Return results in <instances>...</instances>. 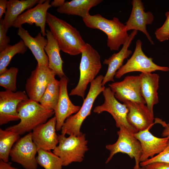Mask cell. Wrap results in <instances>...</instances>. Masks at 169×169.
I'll use <instances>...</instances> for the list:
<instances>
[{
	"mask_svg": "<svg viewBox=\"0 0 169 169\" xmlns=\"http://www.w3.org/2000/svg\"><path fill=\"white\" fill-rule=\"evenodd\" d=\"M48 43L44 50L49 60V67L60 78L66 77L63 69L64 63L60 54L61 50L58 42L50 30L46 29Z\"/></svg>",
	"mask_w": 169,
	"mask_h": 169,
	"instance_id": "obj_23",
	"label": "cell"
},
{
	"mask_svg": "<svg viewBox=\"0 0 169 169\" xmlns=\"http://www.w3.org/2000/svg\"><path fill=\"white\" fill-rule=\"evenodd\" d=\"M65 2L64 0H54L51 2L50 5L52 7L58 8L62 6Z\"/></svg>",
	"mask_w": 169,
	"mask_h": 169,
	"instance_id": "obj_38",
	"label": "cell"
},
{
	"mask_svg": "<svg viewBox=\"0 0 169 169\" xmlns=\"http://www.w3.org/2000/svg\"><path fill=\"white\" fill-rule=\"evenodd\" d=\"M49 0H39L35 7L27 10L19 15L13 23L12 27L19 28L25 23L32 25L40 28V33L44 37L46 36L45 24L48 9L52 7Z\"/></svg>",
	"mask_w": 169,
	"mask_h": 169,
	"instance_id": "obj_14",
	"label": "cell"
},
{
	"mask_svg": "<svg viewBox=\"0 0 169 169\" xmlns=\"http://www.w3.org/2000/svg\"><path fill=\"white\" fill-rule=\"evenodd\" d=\"M117 100L123 102L130 101L146 104L141 92L139 75L127 76L119 82L109 84Z\"/></svg>",
	"mask_w": 169,
	"mask_h": 169,
	"instance_id": "obj_12",
	"label": "cell"
},
{
	"mask_svg": "<svg viewBox=\"0 0 169 169\" xmlns=\"http://www.w3.org/2000/svg\"><path fill=\"white\" fill-rule=\"evenodd\" d=\"M129 111L127 119L129 124L137 131L145 130L153 124V113L145 104L126 101L123 102Z\"/></svg>",
	"mask_w": 169,
	"mask_h": 169,
	"instance_id": "obj_19",
	"label": "cell"
},
{
	"mask_svg": "<svg viewBox=\"0 0 169 169\" xmlns=\"http://www.w3.org/2000/svg\"><path fill=\"white\" fill-rule=\"evenodd\" d=\"M28 99L24 91H0V125L19 120L17 110L18 106L21 102Z\"/></svg>",
	"mask_w": 169,
	"mask_h": 169,
	"instance_id": "obj_13",
	"label": "cell"
},
{
	"mask_svg": "<svg viewBox=\"0 0 169 169\" xmlns=\"http://www.w3.org/2000/svg\"><path fill=\"white\" fill-rule=\"evenodd\" d=\"M56 75L49 66L37 64L25 85L26 92L29 99L39 102L48 84Z\"/></svg>",
	"mask_w": 169,
	"mask_h": 169,
	"instance_id": "obj_11",
	"label": "cell"
},
{
	"mask_svg": "<svg viewBox=\"0 0 169 169\" xmlns=\"http://www.w3.org/2000/svg\"><path fill=\"white\" fill-rule=\"evenodd\" d=\"M56 122L54 116L33 130V141L39 149L50 151L57 146L59 139L56 132Z\"/></svg>",
	"mask_w": 169,
	"mask_h": 169,
	"instance_id": "obj_16",
	"label": "cell"
},
{
	"mask_svg": "<svg viewBox=\"0 0 169 169\" xmlns=\"http://www.w3.org/2000/svg\"><path fill=\"white\" fill-rule=\"evenodd\" d=\"M60 93L58 103L54 110L56 119V129L61 130L66 119L72 114L77 113L81 106L74 105L70 100L68 93V79L66 77L60 78Z\"/></svg>",
	"mask_w": 169,
	"mask_h": 169,
	"instance_id": "obj_18",
	"label": "cell"
},
{
	"mask_svg": "<svg viewBox=\"0 0 169 169\" xmlns=\"http://www.w3.org/2000/svg\"><path fill=\"white\" fill-rule=\"evenodd\" d=\"M46 23L61 50L71 55L81 54L86 43L76 28L48 12Z\"/></svg>",
	"mask_w": 169,
	"mask_h": 169,
	"instance_id": "obj_1",
	"label": "cell"
},
{
	"mask_svg": "<svg viewBox=\"0 0 169 169\" xmlns=\"http://www.w3.org/2000/svg\"><path fill=\"white\" fill-rule=\"evenodd\" d=\"M38 149L33 141L30 132L15 143L9 156L12 161L21 165L25 169H37L36 155Z\"/></svg>",
	"mask_w": 169,
	"mask_h": 169,
	"instance_id": "obj_9",
	"label": "cell"
},
{
	"mask_svg": "<svg viewBox=\"0 0 169 169\" xmlns=\"http://www.w3.org/2000/svg\"><path fill=\"white\" fill-rule=\"evenodd\" d=\"M59 145L53 152L61 159L63 166L83 161L84 154L88 150L85 134L78 136L71 135L68 137L61 134L59 135Z\"/></svg>",
	"mask_w": 169,
	"mask_h": 169,
	"instance_id": "obj_6",
	"label": "cell"
},
{
	"mask_svg": "<svg viewBox=\"0 0 169 169\" xmlns=\"http://www.w3.org/2000/svg\"><path fill=\"white\" fill-rule=\"evenodd\" d=\"M139 76L142 95L148 108L153 113V106L159 102L157 90L159 76L156 73H142Z\"/></svg>",
	"mask_w": 169,
	"mask_h": 169,
	"instance_id": "obj_22",
	"label": "cell"
},
{
	"mask_svg": "<svg viewBox=\"0 0 169 169\" xmlns=\"http://www.w3.org/2000/svg\"><path fill=\"white\" fill-rule=\"evenodd\" d=\"M117 133L118 136L116 141L112 144L106 145V148L110 153L105 162L108 163L116 153H121L127 154L135 161L134 169H138L140 167V158L141 148L140 141L133 135V133L123 126H120Z\"/></svg>",
	"mask_w": 169,
	"mask_h": 169,
	"instance_id": "obj_7",
	"label": "cell"
},
{
	"mask_svg": "<svg viewBox=\"0 0 169 169\" xmlns=\"http://www.w3.org/2000/svg\"><path fill=\"white\" fill-rule=\"evenodd\" d=\"M142 42L140 39L136 42L134 51L130 59L116 72L115 77L120 79L126 73L133 72L141 73H151L156 71H169V68L161 66L155 64L153 58L147 57L142 49Z\"/></svg>",
	"mask_w": 169,
	"mask_h": 169,
	"instance_id": "obj_8",
	"label": "cell"
},
{
	"mask_svg": "<svg viewBox=\"0 0 169 169\" xmlns=\"http://www.w3.org/2000/svg\"><path fill=\"white\" fill-rule=\"evenodd\" d=\"M157 162L169 163V139L166 147L162 152L152 158L141 162L140 165L141 166H145L151 163Z\"/></svg>",
	"mask_w": 169,
	"mask_h": 169,
	"instance_id": "obj_32",
	"label": "cell"
},
{
	"mask_svg": "<svg viewBox=\"0 0 169 169\" xmlns=\"http://www.w3.org/2000/svg\"><path fill=\"white\" fill-rule=\"evenodd\" d=\"M160 122L165 128L163 131L161 136L163 137L169 136V123H166L165 122L161 121Z\"/></svg>",
	"mask_w": 169,
	"mask_h": 169,
	"instance_id": "obj_37",
	"label": "cell"
},
{
	"mask_svg": "<svg viewBox=\"0 0 169 169\" xmlns=\"http://www.w3.org/2000/svg\"><path fill=\"white\" fill-rule=\"evenodd\" d=\"M20 136L13 131L0 128V160L8 162L11 150Z\"/></svg>",
	"mask_w": 169,
	"mask_h": 169,
	"instance_id": "obj_27",
	"label": "cell"
},
{
	"mask_svg": "<svg viewBox=\"0 0 169 169\" xmlns=\"http://www.w3.org/2000/svg\"><path fill=\"white\" fill-rule=\"evenodd\" d=\"M8 3L7 0H0V19H2L3 14L6 13Z\"/></svg>",
	"mask_w": 169,
	"mask_h": 169,
	"instance_id": "obj_35",
	"label": "cell"
},
{
	"mask_svg": "<svg viewBox=\"0 0 169 169\" xmlns=\"http://www.w3.org/2000/svg\"><path fill=\"white\" fill-rule=\"evenodd\" d=\"M83 20L87 27L100 30L106 34L107 37V46L111 50H118L129 37L125 25L117 18L108 19L97 14L93 15L89 14Z\"/></svg>",
	"mask_w": 169,
	"mask_h": 169,
	"instance_id": "obj_3",
	"label": "cell"
},
{
	"mask_svg": "<svg viewBox=\"0 0 169 169\" xmlns=\"http://www.w3.org/2000/svg\"><path fill=\"white\" fill-rule=\"evenodd\" d=\"M137 32L136 30H133L129 34L126 41L120 51L114 53L104 60L103 64L108 65V68L102 83L103 86L109 81H114V77L116 72L123 65L124 60L127 59L132 53V51L129 49L128 48Z\"/></svg>",
	"mask_w": 169,
	"mask_h": 169,
	"instance_id": "obj_20",
	"label": "cell"
},
{
	"mask_svg": "<svg viewBox=\"0 0 169 169\" xmlns=\"http://www.w3.org/2000/svg\"><path fill=\"white\" fill-rule=\"evenodd\" d=\"M18 34L28 48L30 50L37 62V64L49 66L48 58L44 50L48 43L47 39L40 32L35 37H33L27 30L22 27L18 28Z\"/></svg>",
	"mask_w": 169,
	"mask_h": 169,
	"instance_id": "obj_21",
	"label": "cell"
},
{
	"mask_svg": "<svg viewBox=\"0 0 169 169\" xmlns=\"http://www.w3.org/2000/svg\"><path fill=\"white\" fill-rule=\"evenodd\" d=\"M37 153V162L45 169H62L63 165L61 160L50 151L39 149Z\"/></svg>",
	"mask_w": 169,
	"mask_h": 169,
	"instance_id": "obj_29",
	"label": "cell"
},
{
	"mask_svg": "<svg viewBox=\"0 0 169 169\" xmlns=\"http://www.w3.org/2000/svg\"><path fill=\"white\" fill-rule=\"evenodd\" d=\"M18 69L11 67L0 74V85L6 90L14 92L17 90L16 81Z\"/></svg>",
	"mask_w": 169,
	"mask_h": 169,
	"instance_id": "obj_30",
	"label": "cell"
},
{
	"mask_svg": "<svg viewBox=\"0 0 169 169\" xmlns=\"http://www.w3.org/2000/svg\"><path fill=\"white\" fill-rule=\"evenodd\" d=\"M151 127L133 134L141 145V153L140 162L161 153L167 145L169 136L162 138L156 137L149 131Z\"/></svg>",
	"mask_w": 169,
	"mask_h": 169,
	"instance_id": "obj_15",
	"label": "cell"
},
{
	"mask_svg": "<svg viewBox=\"0 0 169 169\" xmlns=\"http://www.w3.org/2000/svg\"><path fill=\"white\" fill-rule=\"evenodd\" d=\"M8 29L4 26L3 19H0V52L5 49L9 44L10 39L7 36Z\"/></svg>",
	"mask_w": 169,
	"mask_h": 169,
	"instance_id": "obj_33",
	"label": "cell"
},
{
	"mask_svg": "<svg viewBox=\"0 0 169 169\" xmlns=\"http://www.w3.org/2000/svg\"><path fill=\"white\" fill-rule=\"evenodd\" d=\"M81 54L79 80L69 95L79 96L84 100L88 85L95 79L101 69L102 65L99 54L89 44L86 43Z\"/></svg>",
	"mask_w": 169,
	"mask_h": 169,
	"instance_id": "obj_5",
	"label": "cell"
},
{
	"mask_svg": "<svg viewBox=\"0 0 169 169\" xmlns=\"http://www.w3.org/2000/svg\"><path fill=\"white\" fill-rule=\"evenodd\" d=\"M60 93V81L54 78L48 84L39 103L47 110L55 109Z\"/></svg>",
	"mask_w": 169,
	"mask_h": 169,
	"instance_id": "obj_26",
	"label": "cell"
},
{
	"mask_svg": "<svg viewBox=\"0 0 169 169\" xmlns=\"http://www.w3.org/2000/svg\"><path fill=\"white\" fill-rule=\"evenodd\" d=\"M20 122L7 128L19 135L30 132L36 127L47 122L54 114V110H48L39 102L28 99L21 102L17 108Z\"/></svg>",
	"mask_w": 169,
	"mask_h": 169,
	"instance_id": "obj_2",
	"label": "cell"
},
{
	"mask_svg": "<svg viewBox=\"0 0 169 169\" xmlns=\"http://www.w3.org/2000/svg\"><path fill=\"white\" fill-rule=\"evenodd\" d=\"M165 15L166 19L162 25L157 28L155 32L157 39L160 42L169 39V11L166 12Z\"/></svg>",
	"mask_w": 169,
	"mask_h": 169,
	"instance_id": "obj_31",
	"label": "cell"
},
{
	"mask_svg": "<svg viewBox=\"0 0 169 169\" xmlns=\"http://www.w3.org/2000/svg\"><path fill=\"white\" fill-rule=\"evenodd\" d=\"M146 169H169V163L157 162L145 166Z\"/></svg>",
	"mask_w": 169,
	"mask_h": 169,
	"instance_id": "obj_34",
	"label": "cell"
},
{
	"mask_svg": "<svg viewBox=\"0 0 169 169\" xmlns=\"http://www.w3.org/2000/svg\"><path fill=\"white\" fill-rule=\"evenodd\" d=\"M102 0H73L66 2L57 9L58 13L69 15H77L84 18L89 14L91 8L101 3Z\"/></svg>",
	"mask_w": 169,
	"mask_h": 169,
	"instance_id": "obj_24",
	"label": "cell"
},
{
	"mask_svg": "<svg viewBox=\"0 0 169 169\" xmlns=\"http://www.w3.org/2000/svg\"><path fill=\"white\" fill-rule=\"evenodd\" d=\"M138 169H146L145 166H141V167H140Z\"/></svg>",
	"mask_w": 169,
	"mask_h": 169,
	"instance_id": "obj_39",
	"label": "cell"
},
{
	"mask_svg": "<svg viewBox=\"0 0 169 169\" xmlns=\"http://www.w3.org/2000/svg\"><path fill=\"white\" fill-rule=\"evenodd\" d=\"M102 93L104 98V103L101 105L96 106L93 112L98 114L104 111L107 112L114 118L117 128L123 126L133 133L137 132L127 121V116L129 110L126 105L117 100L109 87L105 88Z\"/></svg>",
	"mask_w": 169,
	"mask_h": 169,
	"instance_id": "obj_10",
	"label": "cell"
},
{
	"mask_svg": "<svg viewBox=\"0 0 169 169\" xmlns=\"http://www.w3.org/2000/svg\"><path fill=\"white\" fill-rule=\"evenodd\" d=\"M131 12L125 26L128 31L133 30L140 31L146 36L150 43L154 44L148 32L146 26L151 24L154 16L150 11H145L143 3L141 0H133Z\"/></svg>",
	"mask_w": 169,
	"mask_h": 169,
	"instance_id": "obj_17",
	"label": "cell"
},
{
	"mask_svg": "<svg viewBox=\"0 0 169 169\" xmlns=\"http://www.w3.org/2000/svg\"><path fill=\"white\" fill-rule=\"evenodd\" d=\"M39 0H9L3 22L5 28L8 30L18 16L24 10L32 8L38 4Z\"/></svg>",
	"mask_w": 169,
	"mask_h": 169,
	"instance_id": "obj_25",
	"label": "cell"
},
{
	"mask_svg": "<svg viewBox=\"0 0 169 169\" xmlns=\"http://www.w3.org/2000/svg\"><path fill=\"white\" fill-rule=\"evenodd\" d=\"M10 162H5L0 160V169H20L11 166Z\"/></svg>",
	"mask_w": 169,
	"mask_h": 169,
	"instance_id": "obj_36",
	"label": "cell"
},
{
	"mask_svg": "<svg viewBox=\"0 0 169 169\" xmlns=\"http://www.w3.org/2000/svg\"><path fill=\"white\" fill-rule=\"evenodd\" d=\"M28 48L24 42L21 40L13 45H9L5 49L0 52V74L7 69V67L15 55L24 54Z\"/></svg>",
	"mask_w": 169,
	"mask_h": 169,
	"instance_id": "obj_28",
	"label": "cell"
},
{
	"mask_svg": "<svg viewBox=\"0 0 169 169\" xmlns=\"http://www.w3.org/2000/svg\"><path fill=\"white\" fill-rule=\"evenodd\" d=\"M104 78L102 75H100L90 83V89L82 106L77 113L66 119L61 129V134L78 136L82 134L80 128L84 121L90 115L95 99L105 88L102 84Z\"/></svg>",
	"mask_w": 169,
	"mask_h": 169,
	"instance_id": "obj_4",
	"label": "cell"
}]
</instances>
